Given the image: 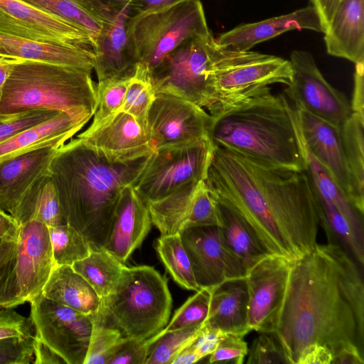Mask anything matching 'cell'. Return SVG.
<instances>
[{"label":"cell","mask_w":364,"mask_h":364,"mask_svg":"<svg viewBox=\"0 0 364 364\" xmlns=\"http://www.w3.org/2000/svg\"><path fill=\"white\" fill-rule=\"evenodd\" d=\"M274 335L288 364L312 343L327 346L332 364L364 363V284L341 245H318L291 262Z\"/></svg>","instance_id":"cell-1"},{"label":"cell","mask_w":364,"mask_h":364,"mask_svg":"<svg viewBox=\"0 0 364 364\" xmlns=\"http://www.w3.org/2000/svg\"><path fill=\"white\" fill-rule=\"evenodd\" d=\"M205 182L221 203L240 214L265 251L290 262L317 244L321 213L310 178L213 146Z\"/></svg>","instance_id":"cell-2"},{"label":"cell","mask_w":364,"mask_h":364,"mask_svg":"<svg viewBox=\"0 0 364 364\" xmlns=\"http://www.w3.org/2000/svg\"><path fill=\"white\" fill-rule=\"evenodd\" d=\"M149 155L128 164H113L77 137L58 148L49 176L58 196L63 218L86 239L92 249L104 247L119 196L127 186L136 181Z\"/></svg>","instance_id":"cell-3"},{"label":"cell","mask_w":364,"mask_h":364,"mask_svg":"<svg viewBox=\"0 0 364 364\" xmlns=\"http://www.w3.org/2000/svg\"><path fill=\"white\" fill-rule=\"evenodd\" d=\"M208 137L221 147L271 166L305 171L289 100L270 90L213 105Z\"/></svg>","instance_id":"cell-4"},{"label":"cell","mask_w":364,"mask_h":364,"mask_svg":"<svg viewBox=\"0 0 364 364\" xmlns=\"http://www.w3.org/2000/svg\"><path fill=\"white\" fill-rule=\"evenodd\" d=\"M92 71L54 63L18 60L5 82L0 119L33 109L65 112L91 119L97 109Z\"/></svg>","instance_id":"cell-5"},{"label":"cell","mask_w":364,"mask_h":364,"mask_svg":"<svg viewBox=\"0 0 364 364\" xmlns=\"http://www.w3.org/2000/svg\"><path fill=\"white\" fill-rule=\"evenodd\" d=\"M171 308L165 277L150 266L125 265L114 291L100 299L95 314L124 338L144 341L166 326Z\"/></svg>","instance_id":"cell-6"},{"label":"cell","mask_w":364,"mask_h":364,"mask_svg":"<svg viewBox=\"0 0 364 364\" xmlns=\"http://www.w3.org/2000/svg\"><path fill=\"white\" fill-rule=\"evenodd\" d=\"M210 34L200 0L182 1L159 10L133 15L128 28L133 55L148 77L182 42Z\"/></svg>","instance_id":"cell-7"},{"label":"cell","mask_w":364,"mask_h":364,"mask_svg":"<svg viewBox=\"0 0 364 364\" xmlns=\"http://www.w3.org/2000/svg\"><path fill=\"white\" fill-rule=\"evenodd\" d=\"M210 77L215 97L213 105H217L258 95L270 90L272 85H287L292 69L289 60L250 50L225 49L214 38Z\"/></svg>","instance_id":"cell-8"},{"label":"cell","mask_w":364,"mask_h":364,"mask_svg":"<svg viewBox=\"0 0 364 364\" xmlns=\"http://www.w3.org/2000/svg\"><path fill=\"white\" fill-rule=\"evenodd\" d=\"M54 267L48 225L36 220L20 225L15 250L0 274V307L13 308L40 294Z\"/></svg>","instance_id":"cell-9"},{"label":"cell","mask_w":364,"mask_h":364,"mask_svg":"<svg viewBox=\"0 0 364 364\" xmlns=\"http://www.w3.org/2000/svg\"><path fill=\"white\" fill-rule=\"evenodd\" d=\"M214 37L200 36L182 42L149 74L155 95L189 101L205 109L215 102L210 82L211 49Z\"/></svg>","instance_id":"cell-10"},{"label":"cell","mask_w":364,"mask_h":364,"mask_svg":"<svg viewBox=\"0 0 364 364\" xmlns=\"http://www.w3.org/2000/svg\"><path fill=\"white\" fill-rule=\"evenodd\" d=\"M213 144L209 139L158 149L132 187L147 204L160 200L183 186L205 180Z\"/></svg>","instance_id":"cell-11"},{"label":"cell","mask_w":364,"mask_h":364,"mask_svg":"<svg viewBox=\"0 0 364 364\" xmlns=\"http://www.w3.org/2000/svg\"><path fill=\"white\" fill-rule=\"evenodd\" d=\"M101 23L94 53L97 80L130 78L136 61L131 49L128 28L134 15L126 0H77Z\"/></svg>","instance_id":"cell-12"},{"label":"cell","mask_w":364,"mask_h":364,"mask_svg":"<svg viewBox=\"0 0 364 364\" xmlns=\"http://www.w3.org/2000/svg\"><path fill=\"white\" fill-rule=\"evenodd\" d=\"M36 336L67 364H84L90 343L92 315L82 314L44 296L30 301Z\"/></svg>","instance_id":"cell-13"},{"label":"cell","mask_w":364,"mask_h":364,"mask_svg":"<svg viewBox=\"0 0 364 364\" xmlns=\"http://www.w3.org/2000/svg\"><path fill=\"white\" fill-rule=\"evenodd\" d=\"M292 77L284 95L296 107L341 128L351 116L350 102L323 76L311 53L290 54Z\"/></svg>","instance_id":"cell-14"},{"label":"cell","mask_w":364,"mask_h":364,"mask_svg":"<svg viewBox=\"0 0 364 364\" xmlns=\"http://www.w3.org/2000/svg\"><path fill=\"white\" fill-rule=\"evenodd\" d=\"M210 114L189 101L158 94L150 107L147 128L154 151L209 139Z\"/></svg>","instance_id":"cell-15"},{"label":"cell","mask_w":364,"mask_h":364,"mask_svg":"<svg viewBox=\"0 0 364 364\" xmlns=\"http://www.w3.org/2000/svg\"><path fill=\"white\" fill-rule=\"evenodd\" d=\"M291 262L267 255L247 270V323L259 333H274L286 294Z\"/></svg>","instance_id":"cell-16"},{"label":"cell","mask_w":364,"mask_h":364,"mask_svg":"<svg viewBox=\"0 0 364 364\" xmlns=\"http://www.w3.org/2000/svg\"><path fill=\"white\" fill-rule=\"evenodd\" d=\"M147 205L152 224L161 235L181 233L191 227L222 225L218 202L204 180L186 184Z\"/></svg>","instance_id":"cell-17"},{"label":"cell","mask_w":364,"mask_h":364,"mask_svg":"<svg viewBox=\"0 0 364 364\" xmlns=\"http://www.w3.org/2000/svg\"><path fill=\"white\" fill-rule=\"evenodd\" d=\"M180 235L200 289H212L226 281L245 278L242 262L225 244L220 227H191Z\"/></svg>","instance_id":"cell-18"},{"label":"cell","mask_w":364,"mask_h":364,"mask_svg":"<svg viewBox=\"0 0 364 364\" xmlns=\"http://www.w3.org/2000/svg\"><path fill=\"white\" fill-rule=\"evenodd\" d=\"M0 32L44 42L69 43L93 50L86 32L22 0H0Z\"/></svg>","instance_id":"cell-19"},{"label":"cell","mask_w":364,"mask_h":364,"mask_svg":"<svg viewBox=\"0 0 364 364\" xmlns=\"http://www.w3.org/2000/svg\"><path fill=\"white\" fill-rule=\"evenodd\" d=\"M77 137L113 164L136 161L154 151L147 127L122 111L99 127L85 130Z\"/></svg>","instance_id":"cell-20"},{"label":"cell","mask_w":364,"mask_h":364,"mask_svg":"<svg viewBox=\"0 0 364 364\" xmlns=\"http://www.w3.org/2000/svg\"><path fill=\"white\" fill-rule=\"evenodd\" d=\"M59 146H48L0 164V210L13 218L33 187L48 175Z\"/></svg>","instance_id":"cell-21"},{"label":"cell","mask_w":364,"mask_h":364,"mask_svg":"<svg viewBox=\"0 0 364 364\" xmlns=\"http://www.w3.org/2000/svg\"><path fill=\"white\" fill-rule=\"evenodd\" d=\"M302 29L324 33L319 14L311 4L287 14L240 25L221 33L215 41L223 48L245 51L287 31Z\"/></svg>","instance_id":"cell-22"},{"label":"cell","mask_w":364,"mask_h":364,"mask_svg":"<svg viewBox=\"0 0 364 364\" xmlns=\"http://www.w3.org/2000/svg\"><path fill=\"white\" fill-rule=\"evenodd\" d=\"M291 103L309 151L348 196V176L341 128Z\"/></svg>","instance_id":"cell-23"},{"label":"cell","mask_w":364,"mask_h":364,"mask_svg":"<svg viewBox=\"0 0 364 364\" xmlns=\"http://www.w3.org/2000/svg\"><path fill=\"white\" fill-rule=\"evenodd\" d=\"M152 222L147 204L132 186L122 192L104 249L125 263L139 247Z\"/></svg>","instance_id":"cell-24"},{"label":"cell","mask_w":364,"mask_h":364,"mask_svg":"<svg viewBox=\"0 0 364 364\" xmlns=\"http://www.w3.org/2000/svg\"><path fill=\"white\" fill-rule=\"evenodd\" d=\"M0 56L46 62L92 71L94 53L69 43L44 42L0 32Z\"/></svg>","instance_id":"cell-25"},{"label":"cell","mask_w":364,"mask_h":364,"mask_svg":"<svg viewBox=\"0 0 364 364\" xmlns=\"http://www.w3.org/2000/svg\"><path fill=\"white\" fill-rule=\"evenodd\" d=\"M90 119L65 112L30 127L0 143V164L26 152L48 146H61L81 130Z\"/></svg>","instance_id":"cell-26"},{"label":"cell","mask_w":364,"mask_h":364,"mask_svg":"<svg viewBox=\"0 0 364 364\" xmlns=\"http://www.w3.org/2000/svg\"><path fill=\"white\" fill-rule=\"evenodd\" d=\"M324 34L329 55L364 63V0H342Z\"/></svg>","instance_id":"cell-27"},{"label":"cell","mask_w":364,"mask_h":364,"mask_svg":"<svg viewBox=\"0 0 364 364\" xmlns=\"http://www.w3.org/2000/svg\"><path fill=\"white\" fill-rule=\"evenodd\" d=\"M210 290L209 311L204 324L225 333L242 336L248 333L245 278L226 281Z\"/></svg>","instance_id":"cell-28"},{"label":"cell","mask_w":364,"mask_h":364,"mask_svg":"<svg viewBox=\"0 0 364 364\" xmlns=\"http://www.w3.org/2000/svg\"><path fill=\"white\" fill-rule=\"evenodd\" d=\"M289 104L305 164V171L310 178L316 195L331 200L336 205L349 223L358 240L364 244L363 214L354 207L347 195L309 151L301 136L294 113H292V105L291 102Z\"/></svg>","instance_id":"cell-29"},{"label":"cell","mask_w":364,"mask_h":364,"mask_svg":"<svg viewBox=\"0 0 364 364\" xmlns=\"http://www.w3.org/2000/svg\"><path fill=\"white\" fill-rule=\"evenodd\" d=\"M41 293L86 315L96 314L100 305V298L94 289L70 265L55 266Z\"/></svg>","instance_id":"cell-30"},{"label":"cell","mask_w":364,"mask_h":364,"mask_svg":"<svg viewBox=\"0 0 364 364\" xmlns=\"http://www.w3.org/2000/svg\"><path fill=\"white\" fill-rule=\"evenodd\" d=\"M348 176V197L364 213V119L357 114L341 127Z\"/></svg>","instance_id":"cell-31"},{"label":"cell","mask_w":364,"mask_h":364,"mask_svg":"<svg viewBox=\"0 0 364 364\" xmlns=\"http://www.w3.org/2000/svg\"><path fill=\"white\" fill-rule=\"evenodd\" d=\"M218 205L222 221L220 229L223 240L227 246L241 259L247 272L269 254L240 214L223 203L218 202Z\"/></svg>","instance_id":"cell-32"},{"label":"cell","mask_w":364,"mask_h":364,"mask_svg":"<svg viewBox=\"0 0 364 364\" xmlns=\"http://www.w3.org/2000/svg\"><path fill=\"white\" fill-rule=\"evenodd\" d=\"M125 266L104 248L91 249L85 258L72 265L94 289L101 299L109 295L116 288Z\"/></svg>","instance_id":"cell-33"},{"label":"cell","mask_w":364,"mask_h":364,"mask_svg":"<svg viewBox=\"0 0 364 364\" xmlns=\"http://www.w3.org/2000/svg\"><path fill=\"white\" fill-rule=\"evenodd\" d=\"M14 218L19 225L33 220L48 226L65 223L58 196L49 173L33 187Z\"/></svg>","instance_id":"cell-34"},{"label":"cell","mask_w":364,"mask_h":364,"mask_svg":"<svg viewBox=\"0 0 364 364\" xmlns=\"http://www.w3.org/2000/svg\"><path fill=\"white\" fill-rule=\"evenodd\" d=\"M156 250L166 269L179 286L195 291L200 289L196 282L180 233L161 235L156 241Z\"/></svg>","instance_id":"cell-35"},{"label":"cell","mask_w":364,"mask_h":364,"mask_svg":"<svg viewBox=\"0 0 364 364\" xmlns=\"http://www.w3.org/2000/svg\"><path fill=\"white\" fill-rule=\"evenodd\" d=\"M86 32L94 40L102 30L101 23L77 0H22Z\"/></svg>","instance_id":"cell-36"},{"label":"cell","mask_w":364,"mask_h":364,"mask_svg":"<svg viewBox=\"0 0 364 364\" xmlns=\"http://www.w3.org/2000/svg\"><path fill=\"white\" fill-rule=\"evenodd\" d=\"M48 228L55 266H72L90 254V243L70 225L64 223Z\"/></svg>","instance_id":"cell-37"},{"label":"cell","mask_w":364,"mask_h":364,"mask_svg":"<svg viewBox=\"0 0 364 364\" xmlns=\"http://www.w3.org/2000/svg\"><path fill=\"white\" fill-rule=\"evenodd\" d=\"M203 324L155 334L148 338L151 346L145 364H171L179 353L198 338Z\"/></svg>","instance_id":"cell-38"},{"label":"cell","mask_w":364,"mask_h":364,"mask_svg":"<svg viewBox=\"0 0 364 364\" xmlns=\"http://www.w3.org/2000/svg\"><path fill=\"white\" fill-rule=\"evenodd\" d=\"M316 196L321 213V224L325 228L327 234L329 232L334 233L363 266L364 244L358 240L349 223L331 200L316 195Z\"/></svg>","instance_id":"cell-39"},{"label":"cell","mask_w":364,"mask_h":364,"mask_svg":"<svg viewBox=\"0 0 364 364\" xmlns=\"http://www.w3.org/2000/svg\"><path fill=\"white\" fill-rule=\"evenodd\" d=\"M154 98L155 93L149 81L147 73L136 65L119 111L130 114L139 123L147 127L148 114Z\"/></svg>","instance_id":"cell-40"},{"label":"cell","mask_w":364,"mask_h":364,"mask_svg":"<svg viewBox=\"0 0 364 364\" xmlns=\"http://www.w3.org/2000/svg\"><path fill=\"white\" fill-rule=\"evenodd\" d=\"M130 79H110L96 83L97 109L86 131L99 127L120 110Z\"/></svg>","instance_id":"cell-41"},{"label":"cell","mask_w":364,"mask_h":364,"mask_svg":"<svg viewBox=\"0 0 364 364\" xmlns=\"http://www.w3.org/2000/svg\"><path fill=\"white\" fill-rule=\"evenodd\" d=\"M92 327L84 364H109L112 354L124 338L122 333L92 315Z\"/></svg>","instance_id":"cell-42"},{"label":"cell","mask_w":364,"mask_h":364,"mask_svg":"<svg viewBox=\"0 0 364 364\" xmlns=\"http://www.w3.org/2000/svg\"><path fill=\"white\" fill-rule=\"evenodd\" d=\"M210 290L200 289L176 311L171 320L156 335L203 325L208 314Z\"/></svg>","instance_id":"cell-43"},{"label":"cell","mask_w":364,"mask_h":364,"mask_svg":"<svg viewBox=\"0 0 364 364\" xmlns=\"http://www.w3.org/2000/svg\"><path fill=\"white\" fill-rule=\"evenodd\" d=\"M58 112L45 109H33L0 119V143L30 127L49 119Z\"/></svg>","instance_id":"cell-44"},{"label":"cell","mask_w":364,"mask_h":364,"mask_svg":"<svg viewBox=\"0 0 364 364\" xmlns=\"http://www.w3.org/2000/svg\"><path fill=\"white\" fill-rule=\"evenodd\" d=\"M255 339L246 363L288 364L284 351L273 333H260Z\"/></svg>","instance_id":"cell-45"},{"label":"cell","mask_w":364,"mask_h":364,"mask_svg":"<svg viewBox=\"0 0 364 364\" xmlns=\"http://www.w3.org/2000/svg\"><path fill=\"white\" fill-rule=\"evenodd\" d=\"M35 336L0 339V364H29L33 361Z\"/></svg>","instance_id":"cell-46"},{"label":"cell","mask_w":364,"mask_h":364,"mask_svg":"<svg viewBox=\"0 0 364 364\" xmlns=\"http://www.w3.org/2000/svg\"><path fill=\"white\" fill-rule=\"evenodd\" d=\"M242 336L226 333L216 349L210 355L208 362L231 363L242 364L248 353L247 343Z\"/></svg>","instance_id":"cell-47"},{"label":"cell","mask_w":364,"mask_h":364,"mask_svg":"<svg viewBox=\"0 0 364 364\" xmlns=\"http://www.w3.org/2000/svg\"><path fill=\"white\" fill-rule=\"evenodd\" d=\"M151 346L148 339L124 338L115 348L109 364H145Z\"/></svg>","instance_id":"cell-48"},{"label":"cell","mask_w":364,"mask_h":364,"mask_svg":"<svg viewBox=\"0 0 364 364\" xmlns=\"http://www.w3.org/2000/svg\"><path fill=\"white\" fill-rule=\"evenodd\" d=\"M33 326L30 318L11 308L0 309V339L9 337L28 338L33 336Z\"/></svg>","instance_id":"cell-49"},{"label":"cell","mask_w":364,"mask_h":364,"mask_svg":"<svg viewBox=\"0 0 364 364\" xmlns=\"http://www.w3.org/2000/svg\"><path fill=\"white\" fill-rule=\"evenodd\" d=\"M225 334V333L218 329L203 324L200 335L192 342V345L202 359L214 352Z\"/></svg>","instance_id":"cell-50"},{"label":"cell","mask_w":364,"mask_h":364,"mask_svg":"<svg viewBox=\"0 0 364 364\" xmlns=\"http://www.w3.org/2000/svg\"><path fill=\"white\" fill-rule=\"evenodd\" d=\"M333 360L332 353L327 346L315 343L302 350L296 364H332Z\"/></svg>","instance_id":"cell-51"},{"label":"cell","mask_w":364,"mask_h":364,"mask_svg":"<svg viewBox=\"0 0 364 364\" xmlns=\"http://www.w3.org/2000/svg\"><path fill=\"white\" fill-rule=\"evenodd\" d=\"M350 106L353 113L364 119V63L355 64Z\"/></svg>","instance_id":"cell-52"},{"label":"cell","mask_w":364,"mask_h":364,"mask_svg":"<svg viewBox=\"0 0 364 364\" xmlns=\"http://www.w3.org/2000/svg\"><path fill=\"white\" fill-rule=\"evenodd\" d=\"M33 357L35 359L33 363L35 364L65 363L60 356L40 340L36 335L33 343Z\"/></svg>","instance_id":"cell-53"},{"label":"cell","mask_w":364,"mask_h":364,"mask_svg":"<svg viewBox=\"0 0 364 364\" xmlns=\"http://www.w3.org/2000/svg\"><path fill=\"white\" fill-rule=\"evenodd\" d=\"M186 0H126L134 15L159 10Z\"/></svg>","instance_id":"cell-54"},{"label":"cell","mask_w":364,"mask_h":364,"mask_svg":"<svg viewBox=\"0 0 364 364\" xmlns=\"http://www.w3.org/2000/svg\"><path fill=\"white\" fill-rule=\"evenodd\" d=\"M341 1L342 0H310L311 5L317 9L319 14L324 33Z\"/></svg>","instance_id":"cell-55"},{"label":"cell","mask_w":364,"mask_h":364,"mask_svg":"<svg viewBox=\"0 0 364 364\" xmlns=\"http://www.w3.org/2000/svg\"><path fill=\"white\" fill-rule=\"evenodd\" d=\"M20 225L9 214L0 210V239L17 240Z\"/></svg>","instance_id":"cell-56"},{"label":"cell","mask_w":364,"mask_h":364,"mask_svg":"<svg viewBox=\"0 0 364 364\" xmlns=\"http://www.w3.org/2000/svg\"><path fill=\"white\" fill-rule=\"evenodd\" d=\"M201 360L192 343L187 346L172 361L171 364H191Z\"/></svg>","instance_id":"cell-57"},{"label":"cell","mask_w":364,"mask_h":364,"mask_svg":"<svg viewBox=\"0 0 364 364\" xmlns=\"http://www.w3.org/2000/svg\"><path fill=\"white\" fill-rule=\"evenodd\" d=\"M18 59L0 56V100L5 82L9 75L14 64Z\"/></svg>","instance_id":"cell-58"},{"label":"cell","mask_w":364,"mask_h":364,"mask_svg":"<svg viewBox=\"0 0 364 364\" xmlns=\"http://www.w3.org/2000/svg\"><path fill=\"white\" fill-rule=\"evenodd\" d=\"M16 240H2L0 244V274L1 270L15 250Z\"/></svg>","instance_id":"cell-59"},{"label":"cell","mask_w":364,"mask_h":364,"mask_svg":"<svg viewBox=\"0 0 364 364\" xmlns=\"http://www.w3.org/2000/svg\"><path fill=\"white\" fill-rule=\"evenodd\" d=\"M1 241H2V240H1V239H0V244H1Z\"/></svg>","instance_id":"cell-60"}]
</instances>
